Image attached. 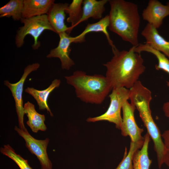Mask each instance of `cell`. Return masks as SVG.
<instances>
[{"label": "cell", "mask_w": 169, "mask_h": 169, "mask_svg": "<svg viewBox=\"0 0 169 169\" xmlns=\"http://www.w3.org/2000/svg\"><path fill=\"white\" fill-rule=\"evenodd\" d=\"M135 47L128 50H113V56L103 65L106 69V77L112 89L124 87L130 89L138 80L146 69L141 54L135 52Z\"/></svg>", "instance_id": "obj_1"}, {"label": "cell", "mask_w": 169, "mask_h": 169, "mask_svg": "<svg viewBox=\"0 0 169 169\" xmlns=\"http://www.w3.org/2000/svg\"><path fill=\"white\" fill-rule=\"evenodd\" d=\"M109 29L132 46L139 44L141 18L137 5L124 0H110Z\"/></svg>", "instance_id": "obj_2"}, {"label": "cell", "mask_w": 169, "mask_h": 169, "mask_svg": "<svg viewBox=\"0 0 169 169\" xmlns=\"http://www.w3.org/2000/svg\"><path fill=\"white\" fill-rule=\"evenodd\" d=\"M129 90L131 103L138 110L147 133L153 140L158 165L159 168H161L164 164V156L167 149L162 140L160 131L151 115L150 108L152 99L151 92L140 80L136 82Z\"/></svg>", "instance_id": "obj_3"}, {"label": "cell", "mask_w": 169, "mask_h": 169, "mask_svg": "<svg viewBox=\"0 0 169 169\" xmlns=\"http://www.w3.org/2000/svg\"><path fill=\"white\" fill-rule=\"evenodd\" d=\"M64 77L67 84L74 88L77 97L86 103L101 104L112 90L108 79L101 74L89 75L77 70Z\"/></svg>", "instance_id": "obj_4"}, {"label": "cell", "mask_w": 169, "mask_h": 169, "mask_svg": "<svg viewBox=\"0 0 169 169\" xmlns=\"http://www.w3.org/2000/svg\"><path fill=\"white\" fill-rule=\"evenodd\" d=\"M20 21L23 25L17 31L15 38V44L18 48L23 45L26 36L30 35L34 40L32 45L33 49H37L40 46L38 38L44 30H48L55 32L48 20L47 14L28 18H22Z\"/></svg>", "instance_id": "obj_5"}, {"label": "cell", "mask_w": 169, "mask_h": 169, "mask_svg": "<svg viewBox=\"0 0 169 169\" xmlns=\"http://www.w3.org/2000/svg\"><path fill=\"white\" fill-rule=\"evenodd\" d=\"M109 97L110 103L107 111L100 116L89 117L86 121L89 122L107 121L114 123L117 128L120 129L122 121L121 110L124 103L129 99L130 90L124 87L113 88Z\"/></svg>", "instance_id": "obj_6"}, {"label": "cell", "mask_w": 169, "mask_h": 169, "mask_svg": "<svg viewBox=\"0 0 169 169\" xmlns=\"http://www.w3.org/2000/svg\"><path fill=\"white\" fill-rule=\"evenodd\" d=\"M40 64L38 63L28 65L24 69L23 73L20 80L15 83H11L8 80H5L4 82V85L10 90L14 99L19 128L23 131L27 130L23 122L25 113L23 105L22 95L24 84L28 75L32 72L37 70Z\"/></svg>", "instance_id": "obj_7"}, {"label": "cell", "mask_w": 169, "mask_h": 169, "mask_svg": "<svg viewBox=\"0 0 169 169\" xmlns=\"http://www.w3.org/2000/svg\"><path fill=\"white\" fill-rule=\"evenodd\" d=\"M14 129L24 139L26 146L31 153L36 156L41 164V169H52V163L47 152L49 139L37 140L32 137L27 130L23 131L17 126H15Z\"/></svg>", "instance_id": "obj_8"}, {"label": "cell", "mask_w": 169, "mask_h": 169, "mask_svg": "<svg viewBox=\"0 0 169 169\" xmlns=\"http://www.w3.org/2000/svg\"><path fill=\"white\" fill-rule=\"evenodd\" d=\"M136 107L128 100L123 104L122 121L120 128L121 134L124 136H129L131 141L137 142L144 141L141 134L143 129L138 127L136 123L134 115Z\"/></svg>", "instance_id": "obj_9"}, {"label": "cell", "mask_w": 169, "mask_h": 169, "mask_svg": "<svg viewBox=\"0 0 169 169\" xmlns=\"http://www.w3.org/2000/svg\"><path fill=\"white\" fill-rule=\"evenodd\" d=\"M58 35L60 39L58 46L51 49L46 57L59 58L61 62L62 69L69 70L75 64L69 57L70 45L72 43H77V39L75 37H72L65 32Z\"/></svg>", "instance_id": "obj_10"}, {"label": "cell", "mask_w": 169, "mask_h": 169, "mask_svg": "<svg viewBox=\"0 0 169 169\" xmlns=\"http://www.w3.org/2000/svg\"><path fill=\"white\" fill-rule=\"evenodd\" d=\"M169 15V6L157 0H150L143 11V19L157 29L163 23L164 19Z\"/></svg>", "instance_id": "obj_11"}, {"label": "cell", "mask_w": 169, "mask_h": 169, "mask_svg": "<svg viewBox=\"0 0 169 169\" xmlns=\"http://www.w3.org/2000/svg\"><path fill=\"white\" fill-rule=\"evenodd\" d=\"M141 34L146 39L145 43L169 58V41L160 34L156 28L147 23Z\"/></svg>", "instance_id": "obj_12"}, {"label": "cell", "mask_w": 169, "mask_h": 169, "mask_svg": "<svg viewBox=\"0 0 169 169\" xmlns=\"http://www.w3.org/2000/svg\"><path fill=\"white\" fill-rule=\"evenodd\" d=\"M69 4L67 3H54L47 14L48 18L51 26L58 34L68 32L69 27L66 25L65 11Z\"/></svg>", "instance_id": "obj_13"}, {"label": "cell", "mask_w": 169, "mask_h": 169, "mask_svg": "<svg viewBox=\"0 0 169 169\" xmlns=\"http://www.w3.org/2000/svg\"><path fill=\"white\" fill-rule=\"evenodd\" d=\"M54 2V0H24L22 18L47 14Z\"/></svg>", "instance_id": "obj_14"}, {"label": "cell", "mask_w": 169, "mask_h": 169, "mask_svg": "<svg viewBox=\"0 0 169 169\" xmlns=\"http://www.w3.org/2000/svg\"><path fill=\"white\" fill-rule=\"evenodd\" d=\"M61 81L59 79L53 80L50 85L46 89L43 90H37L33 87H28L25 91L31 95L36 100L39 110H46L51 116H53L47 103L48 98L50 93L56 88L59 87Z\"/></svg>", "instance_id": "obj_15"}, {"label": "cell", "mask_w": 169, "mask_h": 169, "mask_svg": "<svg viewBox=\"0 0 169 169\" xmlns=\"http://www.w3.org/2000/svg\"><path fill=\"white\" fill-rule=\"evenodd\" d=\"M108 0H84L83 1V14L77 24L85 21L90 18L101 19L105 10V5Z\"/></svg>", "instance_id": "obj_16"}, {"label": "cell", "mask_w": 169, "mask_h": 169, "mask_svg": "<svg viewBox=\"0 0 169 169\" xmlns=\"http://www.w3.org/2000/svg\"><path fill=\"white\" fill-rule=\"evenodd\" d=\"M109 23V16L107 15L96 23L88 24L84 30L80 34L75 36L77 43L84 41L85 36L89 33L101 32L105 35L109 44L111 47L112 50L117 49L113 44L107 31Z\"/></svg>", "instance_id": "obj_17"}, {"label": "cell", "mask_w": 169, "mask_h": 169, "mask_svg": "<svg viewBox=\"0 0 169 169\" xmlns=\"http://www.w3.org/2000/svg\"><path fill=\"white\" fill-rule=\"evenodd\" d=\"M23 109L28 118L26 123L33 132L37 133L39 131H44L47 130L44 124L45 115L38 113L33 104L28 101L24 104Z\"/></svg>", "instance_id": "obj_18"}, {"label": "cell", "mask_w": 169, "mask_h": 169, "mask_svg": "<svg viewBox=\"0 0 169 169\" xmlns=\"http://www.w3.org/2000/svg\"><path fill=\"white\" fill-rule=\"evenodd\" d=\"M144 141L140 149L137 150L132 158L133 169H149L152 160L148 156V148L150 137L148 133L144 136Z\"/></svg>", "instance_id": "obj_19"}, {"label": "cell", "mask_w": 169, "mask_h": 169, "mask_svg": "<svg viewBox=\"0 0 169 169\" xmlns=\"http://www.w3.org/2000/svg\"><path fill=\"white\" fill-rule=\"evenodd\" d=\"M134 51L141 54L142 52H146L154 55L158 60V64L155 66L157 70H162L169 74V59L163 54L151 47L146 43L139 44L135 47ZM167 85L169 87V81L167 82Z\"/></svg>", "instance_id": "obj_20"}, {"label": "cell", "mask_w": 169, "mask_h": 169, "mask_svg": "<svg viewBox=\"0 0 169 169\" xmlns=\"http://www.w3.org/2000/svg\"><path fill=\"white\" fill-rule=\"evenodd\" d=\"M23 0H10L0 8V17H12L14 20L22 18Z\"/></svg>", "instance_id": "obj_21"}, {"label": "cell", "mask_w": 169, "mask_h": 169, "mask_svg": "<svg viewBox=\"0 0 169 169\" xmlns=\"http://www.w3.org/2000/svg\"><path fill=\"white\" fill-rule=\"evenodd\" d=\"M82 0H73L69 5L65 11V13L68 14L67 21L71 24L69 27L68 33L71 32L72 30L77 25V24L82 18L83 14Z\"/></svg>", "instance_id": "obj_22"}, {"label": "cell", "mask_w": 169, "mask_h": 169, "mask_svg": "<svg viewBox=\"0 0 169 169\" xmlns=\"http://www.w3.org/2000/svg\"><path fill=\"white\" fill-rule=\"evenodd\" d=\"M144 141L134 142L131 141L129 151L125 148L123 158L115 169H133L132 158L135 152L142 147Z\"/></svg>", "instance_id": "obj_23"}, {"label": "cell", "mask_w": 169, "mask_h": 169, "mask_svg": "<svg viewBox=\"0 0 169 169\" xmlns=\"http://www.w3.org/2000/svg\"><path fill=\"white\" fill-rule=\"evenodd\" d=\"M0 151L13 161L20 169H33L28 164V161L17 154L9 145H4L3 147H1Z\"/></svg>", "instance_id": "obj_24"}, {"label": "cell", "mask_w": 169, "mask_h": 169, "mask_svg": "<svg viewBox=\"0 0 169 169\" xmlns=\"http://www.w3.org/2000/svg\"><path fill=\"white\" fill-rule=\"evenodd\" d=\"M161 136L166 148L169 149V129L165 131L161 135Z\"/></svg>", "instance_id": "obj_25"}, {"label": "cell", "mask_w": 169, "mask_h": 169, "mask_svg": "<svg viewBox=\"0 0 169 169\" xmlns=\"http://www.w3.org/2000/svg\"><path fill=\"white\" fill-rule=\"evenodd\" d=\"M162 109L165 115L167 117H169V101L163 104Z\"/></svg>", "instance_id": "obj_26"}, {"label": "cell", "mask_w": 169, "mask_h": 169, "mask_svg": "<svg viewBox=\"0 0 169 169\" xmlns=\"http://www.w3.org/2000/svg\"><path fill=\"white\" fill-rule=\"evenodd\" d=\"M164 162L169 167V149H167L165 152Z\"/></svg>", "instance_id": "obj_27"}, {"label": "cell", "mask_w": 169, "mask_h": 169, "mask_svg": "<svg viewBox=\"0 0 169 169\" xmlns=\"http://www.w3.org/2000/svg\"><path fill=\"white\" fill-rule=\"evenodd\" d=\"M168 6H169V2H168L167 4H166Z\"/></svg>", "instance_id": "obj_28"}]
</instances>
